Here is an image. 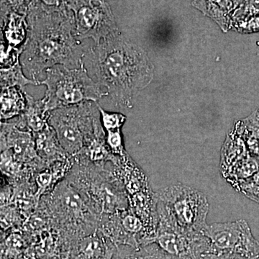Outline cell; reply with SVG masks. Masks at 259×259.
I'll use <instances>...</instances> for the list:
<instances>
[{
  "instance_id": "obj_18",
  "label": "cell",
  "mask_w": 259,
  "mask_h": 259,
  "mask_svg": "<svg viewBox=\"0 0 259 259\" xmlns=\"http://www.w3.org/2000/svg\"><path fill=\"white\" fill-rule=\"evenodd\" d=\"M27 127L32 134L40 132L49 125L50 112L46 109L44 100H36L27 94V107L23 114Z\"/></svg>"
},
{
  "instance_id": "obj_8",
  "label": "cell",
  "mask_w": 259,
  "mask_h": 259,
  "mask_svg": "<svg viewBox=\"0 0 259 259\" xmlns=\"http://www.w3.org/2000/svg\"><path fill=\"white\" fill-rule=\"evenodd\" d=\"M158 223L153 243L172 259H201L208 253L209 243L203 233L179 226L157 201Z\"/></svg>"
},
{
  "instance_id": "obj_11",
  "label": "cell",
  "mask_w": 259,
  "mask_h": 259,
  "mask_svg": "<svg viewBox=\"0 0 259 259\" xmlns=\"http://www.w3.org/2000/svg\"><path fill=\"white\" fill-rule=\"evenodd\" d=\"M5 150H10L18 161L36 173L49 166L37 155L33 134L29 130L20 128L15 118L1 122V151Z\"/></svg>"
},
{
  "instance_id": "obj_29",
  "label": "cell",
  "mask_w": 259,
  "mask_h": 259,
  "mask_svg": "<svg viewBox=\"0 0 259 259\" xmlns=\"http://www.w3.org/2000/svg\"><path fill=\"white\" fill-rule=\"evenodd\" d=\"M258 258H250V257L243 256L236 253H221V254L206 253L202 255V259H258Z\"/></svg>"
},
{
  "instance_id": "obj_4",
  "label": "cell",
  "mask_w": 259,
  "mask_h": 259,
  "mask_svg": "<svg viewBox=\"0 0 259 259\" xmlns=\"http://www.w3.org/2000/svg\"><path fill=\"white\" fill-rule=\"evenodd\" d=\"M39 205L47 213L51 226L60 233L71 247L80 238L98 230L100 218L66 178L40 199Z\"/></svg>"
},
{
  "instance_id": "obj_35",
  "label": "cell",
  "mask_w": 259,
  "mask_h": 259,
  "mask_svg": "<svg viewBox=\"0 0 259 259\" xmlns=\"http://www.w3.org/2000/svg\"><path fill=\"white\" fill-rule=\"evenodd\" d=\"M258 259H259V258H258Z\"/></svg>"
},
{
  "instance_id": "obj_21",
  "label": "cell",
  "mask_w": 259,
  "mask_h": 259,
  "mask_svg": "<svg viewBox=\"0 0 259 259\" xmlns=\"http://www.w3.org/2000/svg\"><path fill=\"white\" fill-rule=\"evenodd\" d=\"M28 84L37 85V83L33 80L29 79L25 76L20 61L12 66L2 67V90L12 87H19L25 90V87Z\"/></svg>"
},
{
  "instance_id": "obj_17",
  "label": "cell",
  "mask_w": 259,
  "mask_h": 259,
  "mask_svg": "<svg viewBox=\"0 0 259 259\" xmlns=\"http://www.w3.org/2000/svg\"><path fill=\"white\" fill-rule=\"evenodd\" d=\"M29 241L21 231L1 233V259L26 258Z\"/></svg>"
},
{
  "instance_id": "obj_34",
  "label": "cell",
  "mask_w": 259,
  "mask_h": 259,
  "mask_svg": "<svg viewBox=\"0 0 259 259\" xmlns=\"http://www.w3.org/2000/svg\"><path fill=\"white\" fill-rule=\"evenodd\" d=\"M201 259H202V258H201Z\"/></svg>"
},
{
  "instance_id": "obj_3",
  "label": "cell",
  "mask_w": 259,
  "mask_h": 259,
  "mask_svg": "<svg viewBox=\"0 0 259 259\" xmlns=\"http://www.w3.org/2000/svg\"><path fill=\"white\" fill-rule=\"evenodd\" d=\"M74 165L66 177L86 199L99 218L130 208L129 199L123 184L105 164L72 157Z\"/></svg>"
},
{
  "instance_id": "obj_19",
  "label": "cell",
  "mask_w": 259,
  "mask_h": 259,
  "mask_svg": "<svg viewBox=\"0 0 259 259\" xmlns=\"http://www.w3.org/2000/svg\"><path fill=\"white\" fill-rule=\"evenodd\" d=\"M112 259H172L155 243L134 248L129 245L116 247Z\"/></svg>"
},
{
  "instance_id": "obj_26",
  "label": "cell",
  "mask_w": 259,
  "mask_h": 259,
  "mask_svg": "<svg viewBox=\"0 0 259 259\" xmlns=\"http://www.w3.org/2000/svg\"><path fill=\"white\" fill-rule=\"evenodd\" d=\"M32 2V0H2V13L14 12L27 16Z\"/></svg>"
},
{
  "instance_id": "obj_6",
  "label": "cell",
  "mask_w": 259,
  "mask_h": 259,
  "mask_svg": "<svg viewBox=\"0 0 259 259\" xmlns=\"http://www.w3.org/2000/svg\"><path fill=\"white\" fill-rule=\"evenodd\" d=\"M45 79L40 85L47 87L42 100L47 111L72 106L81 102H96L107 93L89 74L83 62L78 68L56 65L46 71Z\"/></svg>"
},
{
  "instance_id": "obj_14",
  "label": "cell",
  "mask_w": 259,
  "mask_h": 259,
  "mask_svg": "<svg viewBox=\"0 0 259 259\" xmlns=\"http://www.w3.org/2000/svg\"><path fill=\"white\" fill-rule=\"evenodd\" d=\"M33 136L37 155L48 164L71 157L61 147L55 131L50 125L40 132L35 133Z\"/></svg>"
},
{
  "instance_id": "obj_22",
  "label": "cell",
  "mask_w": 259,
  "mask_h": 259,
  "mask_svg": "<svg viewBox=\"0 0 259 259\" xmlns=\"http://www.w3.org/2000/svg\"><path fill=\"white\" fill-rule=\"evenodd\" d=\"M231 30L241 34L259 32V14L233 17Z\"/></svg>"
},
{
  "instance_id": "obj_27",
  "label": "cell",
  "mask_w": 259,
  "mask_h": 259,
  "mask_svg": "<svg viewBox=\"0 0 259 259\" xmlns=\"http://www.w3.org/2000/svg\"><path fill=\"white\" fill-rule=\"evenodd\" d=\"M69 0H32V5L49 13L66 11Z\"/></svg>"
},
{
  "instance_id": "obj_25",
  "label": "cell",
  "mask_w": 259,
  "mask_h": 259,
  "mask_svg": "<svg viewBox=\"0 0 259 259\" xmlns=\"http://www.w3.org/2000/svg\"><path fill=\"white\" fill-rule=\"evenodd\" d=\"M106 133V143L109 149L115 156H124L127 154L124 146L121 129L105 131Z\"/></svg>"
},
{
  "instance_id": "obj_33",
  "label": "cell",
  "mask_w": 259,
  "mask_h": 259,
  "mask_svg": "<svg viewBox=\"0 0 259 259\" xmlns=\"http://www.w3.org/2000/svg\"><path fill=\"white\" fill-rule=\"evenodd\" d=\"M24 259H30V258H24Z\"/></svg>"
},
{
  "instance_id": "obj_15",
  "label": "cell",
  "mask_w": 259,
  "mask_h": 259,
  "mask_svg": "<svg viewBox=\"0 0 259 259\" xmlns=\"http://www.w3.org/2000/svg\"><path fill=\"white\" fill-rule=\"evenodd\" d=\"M110 241L97 230L80 238L71 247L68 259H102Z\"/></svg>"
},
{
  "instance_id": "obj_23",
  "label": "cell",
  "mask_w": 259,
  "mask_h": 259,
  "mask_svg": "<svg viewBox=\"0 0 259 259\" xmlns=\"http://www.w3.org/2000/svg\"><path fill=\"white\" fill-rule=\"evenodd\" d=\"M233 187L245 197L259 204V171L249 178L238 181Z\"/></svg>"
},
{
  "instance_id": "obj_5",
  "label": "cell",
  "mask_w": 259,
  "mask_h": 259,
  "mask_svg": "<svg viewBox=\"0 0 259 259\" xmlns=\"http://www.w3.org/2000/svg\"><path fill=\"white\" fill-rule=\"evenodd\" d=\"M49 123L61 147L71 157L76 156L97 136L105 134L98 104L86 101L50 112Z\"/></svg>"
},
{
  "instance_id": "obj_16",
  "label": "cell",
  "mask_w": 259,
  "mask_h": 259,
  "mask_svg": "<svg viewBox=\"0 0 259 259\" xmlns=\"http://www.w3.org/2000/svg\"><path fill=\"white\" fill-rule=\"evenodd\" d=\"M1 106L2 121H8L23 115L27 107L26 92L19 87L3 89Z\"/></svg>"
},
{
  "instance_id": "obj_7",
  "label": "cell",
  "mask_w": 259,
  "mask_h": 259,
  "mask_svg": "<svg viewBox=\"0 0 259 259\" xmlns=\"http://www.w3.org/2000/svg\"><path fill=\"white\" fill-rule=\"evenodd\" d=\"M158 202L179 226L203 233L207 227L209 204L200 191L184 185L170 186L156 193Z\"/></svg>"
},
{
  "instance_id": "obj_30",
  "label": "cell",
  "mask_w": 259,
  "mask_h": 259,
  "mask_svg": "<svg viewBox=\"0 0 259 259\" xmlns=\"http://www.w3.org/2000/svg\"><path fill=\"white\" fill-rule=\"evenodd\" d=\"M116 249V246L112 242L110 241L109 243L108 247L105 255H104L103 258L102 259H112L113 258L114 253H115Z\"/></svg>"
},
{
  "instance_id": "obj_13",
  "label": "cell",
  "mask_w": 259,
  "mask_h": 259,
  "mask_svg": "<svg viewBox=\"0 0 259 259\" xmlns=\"http://www.w3.org/2000/svg\"><path fill=\"white\" fill-rule=\"evenodd\" d=\"M192 5L212 20L223 32L231 30L234 12L233 0H193Z\"/></svg>"
},
{
  "instance_id": "obj_31",
  "label": "cell",
  "mask_w": 259,
  "mask_h": 259,
  "mask_svg": "<svg viewBox=\"0 0 259 259\" xmlns=\"http://www.w3.org/2000/svg\"><path fill=\"white\" fill-rule=\"evenodd\" d=\"M243 0H233V4H234V10L242 3Z\"/></svg>"
},
{
  "instance_id": "obj_2",
  "label": "cell",
  "mask_w": 259,
  "mask_h": 259,
  "mask_svg": "<svg viewBox=\"0 0 259 259\" xmlns=\"http://www.w3.org/2000/svg\"><path fill=\"white\" fill-rule=\"evenodd\" d=\"M28 37L20 61L29 79L40 85L44 71L64 65L78 68L88 49L75 36L74 18L69 10L49 13L30 5L27 15Z\"/></svg>"
},
{
  "instance_id": "obj_10",
  "label": "cell",
  "mask_w": 259,
  "mask_h": 259,
  "mask_svg": "<svg viewBox=\"0 0 259 259\" xmlns=\"http://www.w3.org/2000/svg\"><path fill=\"white\" fill-rule=\"evenodd\" d=\"M203 234L209 243L207 253H236L258 258L259 242L244 220L207 225Z\"/></svg>"
},
{
  "instance_id": "obj_32",
  "label": "cell",
  "mask_w": 259,
  "mask_h": 259,
  "mask_svg": "<svg viewBox=\"0 0 259 259\" xmlns=\"http://www.w3.org/2000/svg\"><path fill=\"white\" fill-rule=\"evenodd\" d=\"M257 113H258V117H259V109L258 110H257Z\"/></svg>"
},
{
  "instance_id": "obj_1",
  "label": "cell",
  "mask_w": 259,
  "mask_h": 259,
  "mask_svg": "<svg viewBox=\"0 0 259 259\" xmlns=\"http://www.w3.org/2000/svg\"><path fill=\"white\" fill-rule=\"evenodd\" d=\"M83 64L117 107H131L134 97L153 78L147 54L120 31L88 49Z\"/></svg>"
},
{
  "instance_id": "obj_28",
  "label": "cell",
  "mask_w": 259,
  "mask_h": 259,
  "mask_svg": "<svg viewBox=\"0 0 259 259\" xmlns=\"http://www.w3.org/2000/svg\"><path fill=\"white\" fill-rule=\"evenodd\" d=\"M255 14H259V0H243L234 10L233 17Z\"/></svg>"
},
{
  "instance_id": "obj_20",
  "label": "cell",
  "mask_w": 259,
  "mask_h": 259,
  "mask_svg": "<svg viewBox=\"0 0 259 259\" xmlns=\"http://www.w3.org/2000/svg\"><path fill=\"white\" fill-rule=\"evenodd\" d=\"M235 127L245 141L248 151L259 158V117L256 111L236 122Z\"/></svg>"
},
{
  "instance_id": "obj_24",
  "label": "cell",
  "mask_w": 259,
  "mask_h": 259,
  "mask_svg": "<svg viewBox=\"0 0 259 259\" xmlns=\"http://www.w3.org/2000/svg\"><path fill=\"white\" fill-rule=\"evenodd\" d=\"M98 108L101 115L102 126L105 131L122 128L126 120L125 115L118 112L105 111L99 105Z\"/></svg>"
},
{
  "instance_id": "obj_9",
  "label": "cell",
  "mask_w": 259,
  "mask_h": 259,
  "mask_svg": "<svg viewBox=\"0 0 259 259\" xmlns=\"http://www.w3.org/2000/svg\"><path fill=\"white\" fill-rule=\"evenodd\" d=\"M67 8L74 18L75 36L95 44L119 32L110 5L104 0H69Z\"/></svg>"
},
{
  "instance_id": "obj_12",
  "label": "cell",
  "mask_w": 259,
  "mask_h": 259,
  "mask_svg": "<svg viewBox=\"0 0 259 259\" xmlns=\"http://www.w3.org/2000/svg\"><path fill=\"white\" fill-rule=\"evenodd\" d=\"M250 154L245 141L236 127L227 136L221 152V171L224 177Z\"/></svg>"
}]
</instances>
